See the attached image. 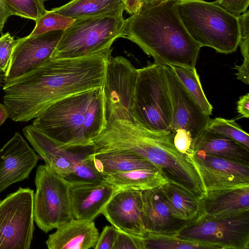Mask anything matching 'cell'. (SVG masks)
<instances>
[{
	"label": "cell",
	"instance_id": "obj_1",
	"mask_svg": "<svg viewBox=\"0 0 249 249\" xmlns=\"http://www.w3.org/2000/svg\"><path fill=\"white\" fill-rule=\"evenodd\" d=\"M112 49L73 58H51L31 71L7 82L2 88L9 118L26 122L53 103L102 88Z\"/></svg>",
	"mask_w": 249,
	"mask_h": 249
},
{
	"label": "cell",
	"instance_id": "obj_2",
	"mask_svg": "<svg viewBox=\"0 0 249 249\" xmlns=\"http://www.w3.org/2000/svg\"><path fill=\"white\" fill-rule=\"evenodd\" d=\"M94 153L126 150L144 158L160 169L169 182L202 199L206 192L200 175L190 157L174 145L172 132L147 130L133 122L112 120L91 141Z\"/></svg>",
	"mask_w": 249,
	"mask_h": 249
},
{
	"label": "cell",
	"instance_id": "obj_3",
	"mask_svg": "<svg viewBox=\"0 0 249 249\" xmlns=\"http://www.w3.org/2000/svg\"><path fill=\"white\" fill-rule=\"evenodd\" d=\"M178 0L141 5L125 19L122 37L153 57L156 64L195 68L202 47L183 24Z\"/></svg>",
	"mask_w": 249,
	"mask_h": 249
},
{
	"label": "cell",
	"instance_id": "obj_4",
	"mask_svg": "<svg viewBox=\"0 0 249 249\" xmlns=\"http://www.w3.org/2000/svg\"><path fill=\"white\" fill-rule=\"evenodd\" d=\"M107 124L102 87L53 103L32 125L60 146L71 148L91 145Z\"/></svg>",
	"mask_w": 249,
	"mask_h": 249
},
{
	"label": "cell",
	"instance_id": "obj_5",
	"mask_svg": "<svg viewBox=\"0 0 249 249\" xmlns=\"http://www.w3.org/2000/svg\"><path fill=\"white\" fill-rule=\"evenodd\" d=\"M178 9L187 31L201 47L224 54L236 50L240 40L238 18L215 1L178 0Z\"/></svg>",
	"mask_w": 249,
	"mask_h": 249
},
{
	"label": "cell",
	"instance_id": "obj_6",
	"mask_svg": "<svg viewBox=\"0 0 249 249\" xmlns=\"http://www.w3.org/2000/svg\"><path fill=\"white\" fill-rule=\"evenodd\" d=\"M137 70L132 108L134 122L151 131L171 132L172 107L163 66L148 61Z\"/></svg>",
	"mask_w": 249,
	"mask_h": 249
},
{
	"label": "cell",
	"instance_id": "obj_7",
	"mask_svg": "<svg viewBox=\"0 0 249 249\" xmlns=\"http://www.w3.org/2000/svg\"><path fill=\"white\" fill-rule=\"evenodd\" d=\"M123 12L111 13L76 19L63 35L51 58L80 57L111 48L122 37Z\"/></svg>",
	"mask_w": 249,
	"mask_h": 249
},
{
	"label": "cell",
	"instance_id": "obj_8",
	"mask_svg": "<svg viewBox=\"0 0 249 249\" xmlns=\"http://www.w3.org/2000/svg\"><path fill=\"white\" fill-rule=\"evenodd\" d=\"M35 183L34 221L40 230L47 233L73 218L68 180L41 164L37 168Z\"/></svg>",
	"mask_w": 249,
	"mask_h": 249
},
{
	"label": "cell",
	"instance_id": "obj_9",
	"mask_svg": "<svg viewBox=\"0 0 249 249\" xmlns=\"http://www.w3.org/2000/svg\"><path fill=\"white\" fill-rule=\"evenodd\" d=\"M175 235L214 249H249V211L219 216L204 215Z\"/></svg>",
	"mask_w": 249,
	"mask_h": 249
},
{
	"label": "cell",
	"instance_id": "obj_10",
	"mask_svg": "<svg viewBox=\"0 0 249 249\" xmlns=\"http://www.w3.org/2000/svg\"><path fill=\"white\" fill-rule=\"evenodd\" d=\"M34 191L20 187L0 201V249H29L35 230Z\"/></svg>",
	"mask_w": 249,
	"mask_h": 249
},
{
	"label": "cell",
	"instance_id": "obj_11",
	"mask_svg": "<svg viewBox=\"0 0 249 249\" xmlns=\"http://www.w3.org/2000/svg\"><path fill=\"white\" fill-rule=\"evenodd\" d=\"M138 75L131 62L123 56H109L102 87L107 123L112 120L134 122L132 108Z\"/></svg>",
	"mask_w": 249,
	"mask_h": 249
},
{
	"label": "cell",
	"instance_id": "obj_12",
	"mask_svg": "<svg viewBox=\"0 0 249 249\" xmlns=\"http://www.w3.org/2000/svg\"><path fill=\"white\" fill-rule=\"evenodd\" d=\"M64 31H55L18 38L7 70L6 83L31 71L51 58Z\"/></svg>",
	"mask_w": 249,
	"mask_h": 249
},
{
	"label": "cell",
	"instance_id": "obj_13",
	"mask_svg": "<svg viewBox=\"0 0 249 249\" xmlns=\"http://www.w3.org/2000/svg\"><path fill=\"white\" fill-rule=\"evenodd\" d=\"M163 66L172 107L171 132L178 129L189 131L194 143L206 129L210 116L192 98L171 66Z\"/></svg>",
	"mask_w": 249,
	"mask_h": 249
},
{
	"label": "cell",
	"instance_id": "obj_14",
	"mask_svg": "<svg viewBox=\"0 0 249 249\" xmlns=\"http://www.w3.org/2000/svg\"><path fill=\"white\" fill-rule=\"evenodd\" d=\"M22 131L45 164L64 178L71 173L76 162L92 152L91 145L71 148L63 147L32 124L25 126Z\"/></svg>",
	"mask_w": 249,
	"mask_h": 249
},
{
	"label": "cell",
	"instance_id": "obj_15",
	"mask_svg": "<svg viewBox=\"0 0 249 249\" xmlns=\"http://www.w3.org/2000/svg\"><path fill=\"white\" fill-rule=\"evenodd\" d=\"M39 156L18 132L0 149V193L27 178Z\"/></svg>",
	"mask_w": 249,
	"mask_h": 249
},
{
	"label": "cell",
	"instance_id": "obj_16",
	"mask_svg": "<svg viewBox=\"0 0 249 249\" xmlns=\"http://www.w3.org/2000/svg\"><path fill=\"white\" fill-rule=\"evenodd\" d=\"M142 191H118L101 214L118 230L139 237L146 232L142 221Z\"/></svg>",
	"mask_w": 249,
	"mask_h": 249
},
{
	"label": "cell",
	"instance_id": "obj_17",
	"mask_svg": "<svg viewBox=\"0 0 249 249\" xmlns=\"http://www.w3.org/2000/svg\"><path fill=\"white\" fill-rule=\"evenodd\" d=\"M117 192L104 181L70 182V196L73 217L93 221L101 214L110 200Z\"/></svg>",
	"mask_w": 249,
	"mask_h": 249
},
{
	"label": "cell",
	"instance_id": "obj_18",
	"mask_svg": "<svg viewBox=\"0 0 249 249\" xmlns=\"http://www.w3.org/2000/svg\"><path fill=\"white\" fill-rule=\"evenodd\" d=\"M142 221L146 232L175 235L195 222L183 221L174 217L158 187L142 191Z\"/></svg>",
	"mask_w": 249,
	"mask_h": 249
},
{
	"label": "cell",
	"instance_id": "obj_19",
	"mask_svg": "<svg viewBox=\"0 0 249 249\" xmlns=\"http://www.w3.org/2000/svg\"><path fill=\"white\" fill-rule=\"evenodd\" d=\"M99 236L93 221L72 218L50 234L46 244L49 249H89L94 248Z\"/></svg>",
	"mask_w": 249,
	"mask_h": 249
},
{
	"label": "cell",
	"instance_id": "obj_20",
	"mask_svg": "<svg viewBox=\"0 0 249 249\" xmlns=\"http://www.w3.org/2000/svg\"><path fill=\"white\" fill-rule=\"evenodd\" d=\"M204 215L219 216L249 211V185L208 192L200 199Z\"/></svg>",
	"mask_w": 249,
	"mask_h": 249
},
{
	"label": "cell",
	"instance_id": "obj_21",
	"mask_svg": "<svg viewBox=\"0 0 249 249\" xmlns=\"http://www.w3.org/2000/svg\"><path fill=\"white\" fill-rule=\"evenodd\" d=\"M87 158L103 176L139 169H160L144 158L126 150L92 153Z\"/></svg>",
	"mask_w": 249,
	"mask_h": 249
},
{
	"label": "cell",
	"instance_id": "obj_22",
	"mask_svg": "<svg viewBox=\"0 0 249 249\" xmlns=\"http://www.w3.org/2000/svg\"><path fill=\"white\" fill-rule=\"evenodd\" d=\"M194 151L249 165V149L225 136L205 129L194 142Z\"/></svg>",
	"mask_w": 249,
	"mask_h": 249
},
{
	"label": "cell",
	"instance_id": "obj_23",
	"mask_svg": "<svg viewBox=\"0 0 249 249\" xmlns=\"http://www.w3.org/2000/svg\"><path fill=\"white\" fill-rule=\"evenodd\" d=\"M158 189L175 218L195 221L204 216L201 200L182 188L168 182Z\"/></svg>",
	"mask_w": 249,
	"mask_h": 249
},
{
	"label": "cell",
	"instance_id": "obj_24",
	"mask_svg": "<svg viewBox=\"0 0 249 249\" xmlns=\"http://www.w3.org/2000/svg\"><path fill=\"white\" fill-rule=\"evenodd\" d=\"M103 180L117 192L122 190L144 191L158 188L169 182L160 169H139L104 176Z\"/></svg>",
	"mask_w": 249,
	"mask_h": 249
},
{
	"label": "cell",
	"instance_id": "obj_25",
	"mask_svg": "<svg viewBox=\"0 0 249 249\" xmlns=\"http://www.w3.org/2000/svg\"><path fill=\"white\" fill-rule=\"evenodd\" d=\"M123 0H71L52 11L74 19L111 13L124 12Z\"/></svg>",
	"mask_w": 249,
	"mask_h": 249
},
{
	"label": "cell",
	"instance_id": "obj_26",
	"mask_svg": "<svg viewBox=\"0 0 249 249\" xmlns=\"http://www.w3.org/2000/svg\"><path fill=\"white\" fill-rule=\"evenodd\" d=\"M192 160L200 175L206 193L249 185V180L211 168L197 160Z\"/></svg>",
	"mask_w": 249,
	"mask_h": 249
},
{
	"label": "cell",
	"instance_id": "obj_27",
	"mask_svg": "<svg viewBox=\"0 0 249 249\" xmlns=\"http://www.w3.org/2000/svg\"><path fill=\"white\" fill-rule=\"evenodd\" d=\"M171 66L187 92L202 111L206 115H211L213 107L204 92L196 68L181 65Z\"/></svg>",
	"mask_w": 249,
	"mask_h": 249
},
{
	"label": "cell",
	"instance_id": "obj_28",
	"mask_svg": "<svg viewBox=\"0 0 249 249\" xmlns=\"http://www.w3.org/2000/svg\"><path fill=\"white\" fill-rule=\"evenodd\" d=\"M143 249H214L207 245L184 240L175 235H160L146 232L142 237Z\"/></svg>",
	"mask_w": 249,
	"mask_h": 249
},
{
	"label": "cell",
	"instance_id": "obj_29",
	"mask_svg": "<svg viewBox=\"0 0 249 249\" xmlns=\"http://www.w3.org/2000/svg\"><path fill=\"white\" fill-rule=\"evenodd\" d=\"M190 157L204 165L249 180V165L228 159L207 155L196 151Z\"/></svg>",
	"mask_w": 249,
	"mask_h": 249
},
{
	"label": "cell",
	"instance_id": "obj_30",
	"mask_svg": "<svg viewBox=\"0 0 249 249\" xmlns=\"http://www.w3.org/2000/svg\"><path fill=\"white\" fill-rule=\"evenodd\" d=\"M206 129L229 137L249 149V134L233 120L210 119Z\"/></svg>",
	"mask_w": 249,
	"mask_h": 249
},
{
	"label": "cell",
	"instance_id": "obj_31",
	"mask_svg": "<svg viewBox=\"0 0 249 249\" xmlns=\"http://www.w3.org/2000/svg\"><path fill=\"white\" fill-rule=\"evenodd\" d=\"M47 0H4L9 16L15 15L36 21L47 10L44 6Z\"/></svg>",
	"mask_w": 249,
	"mask_h": 249
},
{
	"label": "cell",
	"instance_id": "obj_32",
	"mask_svg": "<svg viewBox=\"0 0 249 249\" xmlns=\"http://www.w3.org/2000/svg\"><path fill=\"white\" fill-rule=\"evenodd\" d=\"M75 20L52 10L47 11L36 21L35 27L30 35H40L55 31H65L71 26Z\"/></svg>",
	"mask_w": 249,
	"mask_h": 249
},
{
	"label": "cell",
	"instance_id": "obj_33",
	"mask_svg": "<svg viewBox=\"0 0 249 249\" xmlns=\"http://www.w3.org/2000/svg\"><path fill=\"white\" fill-rule=\"evenodd\" d=\"M87 156L76 162L71 173L64 178L69 182L103 180L104 176L96 169Z\"/></svg>",
	"mask_w": 249,
	"mask_h": 249
},
{
	"label": "cell",
	"instance_id": "obj_34",
	"mask_svg": "<svg viewBox=\"0 0 249 249\" xmlns=\"http://www.w3.org/2000/svg\"><path fill=\"white\" fill-rule=\"evenodd\" d=\"M16 42L8 32L0 37V73L6 72Z\"/></svg>",
	"mask_w": 249,
	"mask_h": 249
},
{
	"label": "cell",
	"instance_id": "obj_35",
	"mask_svg": "<svg viewBox=\"0 0 249 249\" xmlns=\"http://www.w3.org/2000/svg\"><path fill=\"white\" fill-rule=\"evenodd\" d=\"M173 142L177 149L182 154L190 157L194 153L193 141L190 133L183 129L171 132Z\"/></svg>",
	"mask_w": 249,
	"mask_h": 249
},
{
	"label": "cell",
	"instance_id": "obj_36",
	"mask_svg": "<svg viewBox=\"0 0 249 249\" xmlns=\"http://www.w3.org/2000/svg\"><path fill=\"white\" fill-rule=\"evenodd\" d=\"M240 40L239 46L244 59H249V11L238 18Z\"/></svg>",
	"mask_w": 249,
	"mask_h": 249
},
{
	"label": "cell",
	"instance_id": "obj_37",
	"mask_svg": "<svg viewBox=\"0 0 249 249\" xmlns=\"http://www.w3.org/2000/svg\"><path fill=\"white\" fill-rule=\"evenodd\" d=\"M118 231L112 249H143L142 237Z\"/></svg>",
	"mask_w": 249,
	"mask_h": 249
},
{
	"label": "cell",
	"instance_id": "obj_38",
	"mask_svg": "<svg viewBox=\"0 0 249 249\" xmlns=\"http://www.w3.org/2000/svg\"><path fill=\"white\" fill-rule=\"evenodd\" d=\"M113 226H106L99 236L94 249H112L118 233Z\"/></svg>",
	"mask_w": 249,
	"mask_h": 249
},
{
	"label": "cell",
	"instance_id": "obj_39",
	"mask_svg": "<svg viewBox=\"0 0 249 249\" xmlns=\"http://www.w3.org/2000/svg\"><path fill=\"white\" fill-rule=\"evenodd\" d=\"M215 2L237 18L248 10L249 4V0H217Z\"/></svg>",
	"mask_w": 249,
	"mask_h": 249
},
{
	"label": "cell",
	"instance_id": "obj_40",
	"mask_svg": "<svg viewBox=\"0 0 249 249\" xmlns=\"http://www.w3.org/2000/svg\"><path fill=\"white\" fill-rule=\"evenodd\" d=\"M234 69L238 71L235 74L237 79L241 80L245 84H249V59H244L241 66L235 65Z\"/></svg>",
	"mask_w": 249,
	"mask_h": 249
},
{
	"label": "cell",
	"instance_id": "obj_41",
	"mask_svg": "<svg viewBox=\"0 0 249 249\" xmlns=\"http://www.w3.org/2000/svg\"><path fill=\"white\" fill-rule=\"evenodd\" d=\"M237 112L243 117H249V94L241 96L237 103Z\"/></svg>",
	"mask_w": 249,
	"mask_h": 249
},
{
	"label": "cell",
	"instance_id": "obj_42",
	"mask_svg": "<svg viewBox=\"0 0 249 249\" xmlns=\"http://www.w3.org/2000/svg\"><path fill=\"white\" fill-rule=\"evenodd\" d=\"M9 17L5 8L4 0H0V33H1L4 24Z\"/></svg>",
	"mask_w": 249,
	"mask_h": 249
},
{
	"label": "cell",
	"instance_id": "obj_43",
	"mask_svg": "<svg viewBox=\"0 0 249 249\" xmlns=\"http://www.w3.org/2000/svg\"><path fill=\"white\" fill-rule=\"evenodd\" d=\"M139 0H126L125 10L129 14L135 13L140 7Z\"/></svg>",
	"mask_w": 249,
	"mask_h": 249
},
{
	"label": "cell",
	"instance_id": "obj_44",
	"mask_svg": "<svg viewBox=\"0 0 249 249\" xmlns=\"http://www.w3.org/2000/svg\"><path fill=\"white\" fill-rule=\"evenodd\" d=\"M8 118H9V113L7 107L4 104L0 103V126Z\"/></svg>",
	"mask_w": 249,
	"mask_h": 249
},
{
	"label": "cell",
	"instance_id": "obj_45",
	"mask_svg": "<svg viewBox=\"0 0 249 249\" xmlns=\"http://www.w3.org/2000/svg\"><path fill=\"white\" fill-rule=\"evenodd\" d=\"M165 0H139L140 5H152L158 3Z\"/></svg>",
	"mask_w": 249,
	"mask_h": 249
},
{
	"label": "cell",
	"instance_id": "obj_46",
	"mask_svg": "<svg viewBox=\"0 0 249 249\" xmlns=\"http://www.w3.org/2000/svg\"><path fill=\"white\" fill-rule=\"evenodd\" d=\"M6 83L5 74L0 73V87L3 88Z\"/></svg>",
	"mask_w": 249,
	"mask_h": 249
},
{
	"label": "cell",
	"instance_id": "obj_47",
	"mask_svg": "<svg viewBox=\"0 0 249 249\" xmlns=\"http://www.w3.org/2000/svg\"><path fill=\"white\" fill-rule=\"evenodd\" d=\"M123 0L124 1V2L125 3V2H126V0Z\"/></svg>",
	"mask_w": 249,
	"mask_h": 249
}]
</instances>
